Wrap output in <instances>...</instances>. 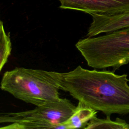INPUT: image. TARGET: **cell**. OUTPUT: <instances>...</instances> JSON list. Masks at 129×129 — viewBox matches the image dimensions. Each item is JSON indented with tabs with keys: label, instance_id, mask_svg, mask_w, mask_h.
<instances>
[{
	"label": "cell",
	"instance_id": "1",
	"mask_svg": "<svg viewBox=\"0 0 129 129\" xmlns=\"http://www.w3.org/2000/svg\"><path fill=\"white\" fill-rule=\"evenodd\" d=\"M59 89L106 116L129 113V79L127 74L90 70L81 66L68 72H53Z\"/></svg>",
	"mask_w": 129,
	"mask_h": 129
},
{
	"label": "cell",
	"instance_id": "5",
	"mask_svg": "<svg viewBox=\"0 0 129 129\" xmlns=\"http://www.w3.org/2000/svg\"><path fill=\"white\" fill-rule=\"evenodd\" d=\"M59 8L91 15H113L129 12V0H58Z\"/></svg>",
	"mask_w": 129,
	"mask_h": 129
},
{
	"label": "cell",
	"instance_id": "9",
	"mask_svg": "<svg viewBox=\"0 0 129 129\" xmlns=\"http://www.w3.org/2000/svg\"><path fill=\"white\" fill-rule=\"evenodd\" d=\"M0 71L7 62L12 50V43L9 34L5 30L2 21L0 22Z\"/></svg>",
	"mask_w": 129,
	"mask_h": 129
},
{
	"label": "cell",
	"instance_id": "3",
	"mask_svg": "<svg viewBox=\"0 0 129 129\" xmlns=\"http://www.w3.org/2000/svg\"><path fill=\"white\" fill-rule=\"evenodd\" d=\"M75 46L88 66L117 70L129 63V27L81 39Z\"/></svg>",
	"mask_w": 129,
	"mask_h": 129
},
{
	"label": "cell",
	"instance_id": "2",
	"mask_svg": "<svg viewBox=\"0 0 129 129\" xmlns=\"http://www.w3.org/2000/svg\"><path fill=\"white\" fill-rule=\"evenodd\" d=\"M1 88L15 98L36 106L61 99L53 71L16 67L4 74Z\"/></svg>",
	"mask_w": 129,
	"mask_h": 129
},
{
	"label": "cell",
	"instance_id": "7",
	"mask_svg": "<svg viewBox=\"0 0 129 129\" xmlns=\"http://www.w3.org/2000/svg\"><path fill=\"white\" fill-rule=\"evenodd\" d=\"M97 113V111L79 101L74 113L64 123L68 129L84 128Z\"/></svg>",
	"mask_w": 129,
	"mask_h": 129
},
{
	"label": "cell",
	"instance_id": "4",
	"mask_svg": "<svg viewBox=\"0 0 129 129\" xmlns=\"http://www.w3.org/2000/svg\"><path fill=\"white\" fill-rule=\"evenodd\" d=\"M76 106L70 100H59L36 106L32 110L1 113V123H8L1 129H68L64 123Z\"/></svg>",
	"mask_w": 129,
	"mask_h": 129
},
{
	"label": "cell",
	"instance_id": "8",
	"mask_svg": "<svg viewBox=\"0 0 129 129\" xmlns=\"http://www.w3.org/2000/svg\"><path fill=\"white\" fill-rule=\"evenodd\" d=\"M110 116H106L105 118H99L95 116L90 120L84 128L129 129V124L125 120L116 118L115 120H112Z\"/></svg>",
	"mask_w": 129,
	"mask_h": 129
},
{
	"label": "cell",
	"instance_id": "6",
	"mask_svg": "<svg viewBox=\"0 0 129 129\" xmlns=\"http://www.w3.org/2000/svg\"><path fill=\"white\" fill-rule=\"evenodd\" d=\"M91 16L92 21L86 35L88 37L129 27V12L113 15L94 14Z\"/></svg>",
	"mask_w": 129,
	"mask_h": 129
}]
</instances>
